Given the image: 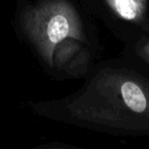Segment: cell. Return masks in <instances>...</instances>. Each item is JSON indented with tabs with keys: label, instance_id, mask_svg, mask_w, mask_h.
Listing matches in <instances>:
<instances>
[{
	"label": "cell",
	"instance_id": "6da1fadb",
	"mask_svg": "<svg viewBox=\"0 0 149 149\" xmlns=\"http://www.w3.org/2000/svg\"><path fill=\"white\" fill-rule=\"evenodd\" d=\"M22 27L48 64L58 44L66 39L84 40L81 19L68 0H43L26 9Z\"/></svg>",
	"mask_w": 149,
	"mask_h": 149
},
{
	"label": "cell",
	"instance_id": "7a4b0ae2",
	"mask_svg": "<svg viewBox=\"0 0 149 149\" xmlns=\"http://www.w3.org/2000/svg\"><path fill=\"white\" fill-rule=\"evenodd\" d=\"M109 8L120 19L134 24L145 21L148 0H104Z\"/></svg>",
	"mask_w": 149,
	"mask_h": 149
},
{
	"label": "cell",
	"instance_id": "3957f363",
	"mask_svg": "<svg viewBox=\"0 0 149 149\" xmlns=\"http://www.w3.org/2000/svg\"><path fill=\"white\" fill-rule=\"evenodd\" d=\"M136 53L143 63L149 68V36L142 39V41L137 45Z\"/></svg>",
	"mask_w": 149,
	"mask_h": 149
}]
</instances>
